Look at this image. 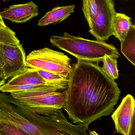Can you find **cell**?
<instances>
[{"mask_svg": "<svg viewBox=\"0 0 135 135\" xmlns=\"http://www.w3.org/2000/svg\"><path fill=\"white\" fill-rule=\"evenodd\" d=\"M64 91V109L69 118L75 124L89 125L109 115L120 94L114 80L98 64L80 60L72 66Z\"/></svg>", "mask_w": 135, "mask_h": 135, "instance_id": "6da1fadb", "label": "cell"}, {"mask_svg": "<svg viewBox=\"0 0 135 135\" xmlns=\"http://www.w3.org/2000/svg\"><path fill=\"white\" fill-rule=\"evenodd\" d=\"M50 40L52 46L68 53L78 60L98 62L103 61L105 55L117 59L120 56L115 46L105 41L88 40L66 32L63 36H51Z\"/></svg>", "mask_w": 135, "mask_h": 135, "instance_id": "7a4b0ae2", "label": "cell"}, {"mask_svg": "<svg viewBox=\"0 0 135 135\" xmlns=\"http://www.w3.org/2000/svg\"><path fill=\"white\" fill-rule=\"evenodd\" d=\"M83 10L89 32L98 41L107 40L113 35L116 13L114 0H83Z\"/></svg>", "mask_w": 135, "mask_h": 135, "instance_id": "3957f363", "label": "cell"}, {"mask_svg": "<svg viewBox=\"0 0 135 135\" xmlns=\"http://www.w3.org/2000/svg\"><path fill=\"white\" fill-rule=\"evenodd\" d=\"M10 93L25 109L49 117L62 110L65 101V91H13Z\"/></svg>", "mask_w": 135, "mask_h": 135, "instance_id": "277c9868", "label": "cell"}, {"mask_svg": "<svg viewBox=\"0 0 135 135\" xmlns=\"http://www.w3.org/2000/svg\"><path fill=\"white\" fill-rule=\"evenodd\" d=\"M29 68L41 69L68 77L71 69V59L60 52L45 48L31 52L26 57Z\"/></svg>", "mask_w": 135, "mask_h": 135, "instance_id": "5b68a950", "label": "cell"}, {"mask_svg": "<svg viewBox=\"0 0 135 135\" xmlns=\"http://www.w3.org/2000/svg\"><path fill=\"white\" fill-rule=\"evenodd\" d=\"M0 118L10 122L27 135H41L33 120L22 108L8 101L1 91Z\"/></svg>", "mask_w": 135, "mask_h": 135, "instance_id": "8992f818", "label": "cell"}, {"mask_svg": "<svg viewBox=\"0 0 135 135\" xmlns=\"http://www.w3.org/2000/svg\"><path fill=\"white\" fill-rule=\"evenodd\" d=\"M0 49L4 62L3 69L5 79L13 77L29 68L27 65L26 53L23 44L0 43Z\"/></svg>", "mask_w": 135, "mask_h": 135, "instance_id": "52a82bcc", "label": "cell"}, {"mask_svg": "<svg viewBox=\"0 0 135 135\" xmlns=\"http://www.w3.org/2000/svg\"><path fill=\"white\" fill-rule=\"evenodd\" d=\"M135 107L134 98L131 95H127L112 114L117 133L135 135Z\"/></svg>", "mask_w": 135, "mask_h": 135, "instance_id": "ba28073f", "label": "cell"}, {"mask_svg": "<svg viewBox=\"0 0 135 135\" xmlns=\"http://www.w3.org/2000/svg\"><path fill=\"white\" fill-rule=\"evenodd\" d=\"M38 14V7L32 1L26 3L12 5L1 12L3 18L18 23L30 21Z\"/></svg>", "mask_w": 135, "mask_h": 135, "instance_id": "9c48e42d", "label": "cell"}, {"mask_svg": "<svg viewBox=\"0 0 135 135\" xmlns=\"http://www.w3.org/2000/svg\"><path fill=\"white\" fill-rule=\"evenodd\" d=\"M5 84L7 85H46L54 86L49 84L40 75L37 69L30 68L14 76Z\"/></svg>", "mask_w": 135, "mask_h": 135, "instance_id": "30bf717a", "label": "cell"}, {"mask_svg": "<svg viewBox=\"0 0 135 135\" xmlns=\"http://www.w3.org/2000/svg\"><path fill=\"white\" fill-rule=\"evenodd\" d=\"M75 5L57 7L47 12L39 21L37 26H44L60 22L74 12Z\"/></svg>", "mask_w": 135, "mask_h": 135, "instance_id": "8fae6325", "label": "cell"}, {"mask_svg": "<svg viewBox=\"0 0 135 135\" xmlns=\"http://www.w3.org/2000/svg\"><path fill=\"white\" fill-rule=\"evenodd\" d=\"M67 85L50 86L46 85H7L5 84L0 86V91L9 93L13 91H57L65 90Z\"/></svg>", "mask_w": 135, "mask_h": 135, "instance_id": "7c38bea8", "label": "cell"}, {"mask_svg": "<svg viewBox=\"0 0 135 135\" xmlns=\"http://www.w3.org/2000/svg\"><path fill=\"white\" fill-rule=\"evenodd\" d=\"M133 25L130 17L122 13H116L113 23V35L121 43Z\"/></svg>", "mask_w": 135, "mask_h": 135, "instance_id": "4fadbf2b", "label": "cell"}, {"mask_svg": "<svg viewBox=\"0 0 135 135\" xmlns=\"http://www.w3.org/2000/svg\"><path fill=\"white\" fill-rule=\"evenodd\" d=\"M120 51L126 59L135 66V26H130L127 35L121 43Z\"/></svg>", "mask_w": 135, "mask_h": 135, "instance_id": "5bb4252c", "label": "cell"}, {"mask_svg": "<svg viewBox=\"0 0 135 135\" xmlns=\"http://www.w3.org/2000/svg\"><path fill=\"white\" fill-rule=\"evenodd\" d=\"M40 75L49 84L54 86L68 85V77H65L60 75L41 69H37Z\"/></svg>", "mask_w": 135, "mask_h": 135, "instance_id": "9a60e30c", "label": "cell"}, {"mask_svg": "<svg viewBox=\"0 0 135 135\" xmlns=\"http://www.w3.org/2000/svg\"><path fill=\"white\" fill-rule=\"evenodd\" d=\"M103 61V65L102 68L103 71L113 79H117L118 77L117 59L105 55Z\"/></svg>", "mask_w": 135, "mask_h": 135, "instance_id": "2e32d148", "label": "cell"}, {"mask_svg": "<svg viewBox=\"0 0 135 135\" xmlns=\"http://www.w3.org/2000/svg\"><path fill=\"white\" fill-rule=\"evenodd\" d=\"M26 135V133L10 122L0 118V135Z\"/></svg>", "mask_w": 135, "mask_h": 135, "instance_id": "e0dca14e", "label": "cell"}, {"mask_svg": "<svg viewBox=\"0 0 135 135\" xmlns=\"http://www.w3.org/2000/svg\"><path fill=\"white\" fill-rule=\"evenodd\" d=\"M4 65V62L3 58V54H2L1 50L0 49V66L3 68Z\"/></svg>", "mask_w": 135, "mask_h": 135, "instance_id": "ac0fdd59", "label": "cell"}, {"mask_svg": "<svg viewBox=\"0 0 135 135\" xmlns=\"http://www.w3.org/2000/svg\"><path fill=\"white\" fill-rule=\"evenodd\" d=\"M7 27V26L5 25V23L4 22L3 19L1 15V12H0V27Z\"/></svg>", "mask_w": 135, "mask_h": 135, "instance_id": "d6986e66", "label": "cell"}, {"mask_svg": "<svg viewBox=\"0 0 135 135\" xmlns=\"http://www.w3.org/2000/svg\"><path fill=\"white\" fill-rule=\"evenodd\" d=\"M0 78L5 79L4 78V73L3 70V68L0 66Z\"/></svg>", "mask_w": 135, "mask_h": 135, "instance_id": "ffe728a7", "label": "cell"}, {"mask_svg": "<svg viewBox=\"0 0 135 135\" xmlns=\"http://www.w3.org/2000/svg\"><path fill=\"white\" fill-rule=\"evenodd\" d=\"M6 80L5 79L0 78V86L5 83Z\"/></svg>", "mask_w": 135, "mask_h": 135, "instance_id": "44dd1931", "label": "cell"}, {"mask_svg": "<svg viewBox=\"0 0 135 135\" xmlns=\"http://www.w3.org/2000/svg\"><path fill=\"white\" fill-rule=\"evenodd\" d=\"M4 1H9V0H3Z\"/></svg>", "mask_w": 135, "mask_h": 135, "instance_id": "7402d4cb", "label": "cell"}]
</instances>
